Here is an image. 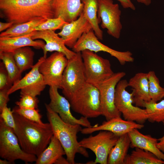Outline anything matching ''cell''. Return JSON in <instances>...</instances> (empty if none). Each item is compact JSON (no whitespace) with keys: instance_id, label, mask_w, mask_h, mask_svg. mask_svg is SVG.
<instances>
[{"instance_id":"4dcf8cb0","label":"cell","mask_w":164,"mask_h":164,"mask_svg":"<svg viewBox=\"0 0 164 164\" xmlns=\"http://www.w3.org/2000/svg\"><path fill=\"white\" fill-rule=\"evenodd\" d=\"M149 93L151 101L157 102L164 98V88L160 85V81L153 71L148 73Z\"/></svg>"},{"instance_id":"603a6c76","label":"cell","mask_w":164,"mask_h":164,"mask_svg":"<svg viewBox=\"0 0 164 164\" xmlns=\"http://www.w3.org/2000/svg\"><path fill=\"white\" fill-rule=\"evenodd\" d=\"M66 155L60 142L54 135L52 137L47 147L38 157L36 164H53L60 157Z\"/></svg>"},{"instance_id":"44dd1931","label":"cell","mask_w":164,"mask_h":164,"mask_svg":"<svg viewBox=\"0 0 164 164\" xmlns=\"http://www.w3.org/2000/svg\"><path fill=\"white\" fill-rule=\"evenodd\" d=\"M137 129H134L128 133L131 140L130 147L138 148L150 152L164 161V153L157 147L158 139L150 135H144Z\"/></svg>"},{"instance_id":"7c38bea8","label":"cell","mask_w":164,"mask_h":164,"mask_svg":"<svg viewBox=\"0 0 164 164\" xmlns=\"http://www.w3.org/2000/svg\"><path fill=\"white\" fill-rule=\"evenodd\" d=\"M97 16L101 22V27L106 29L108 33L113 37L119 38L122 29L121 22V11L119 5L112 0H97Z\"/></svg>"},{"instance_id":"f1b7e54d","label":"cell","mask_w":164,"mask_h":164,"mask_svg":"<svg viewBox=\"0 0 164 164\" xmlns=\"http://www.w3.org/2000/svg\"><path fill=\"white\" fill-rule=\"evenodd\" d=\"M0 58L8 72L11 84H13L20 79L22 73L16 64L13 53L0 52Z\"/></svg>"},{"instance_id":"ac0fdd59","label":"cell","mask_w":164,"mask_h":164,"mask_svg":"<svg viewBox=\"0 0 164 164\" xmlns=\"http://www.w3.org/2000/svg\"><path fill=\"white\" fill-rule=\"evenodd\" d=\"M31 38L33 40L40 39L46 42V43L42 49L43 56L45 57L48 52L54 51L63 53L68 60L73 58L76 54V53L67 48L63 39L54 31H34L32 32Z\"/></svg>"},{"instance_id":"83f0119b","label":"cell","mask_w":164,"mask_h":164,"mask_svg":"<svg viewBox=\"0 0 164 164\" xmlns=\"http://www.w3.org/2000/svg\"><path fill=\"white\" fill-rule=\"evenodd\" d=\"M13 54L16 64L21 73L33 66L34 52L29 46L19 48L15 50Z\"/></svg>"},{"instance_id":"ab89813d","label":"cell","mask_w":164,"mask_h":164,"mask_svg":"<svg viewBox=\"0 0 164 164\" xmlns=\"http://www.w3.org/2000/svg\"><path fill=\"white\" fill-rule=\"evenodd\" d=\"M14 23L12 22H0V32H1L4 30L7 29L11 27Z\"/></svg>"},{"instance_id":"74e56055","label":"cell","mask_w":164,"mask_h":164,"mask_svg":"<svg viewBox=\"0 0 164 164\" xmlns=\"http://www.w3.org/2000/svg\"><path fill=\"white\" fill-rule=\"evenodd\" d=\"M120 3L121 5L124 9H130L135 10V7L131 0H117Z\"/></svg>"},{"instance_id":"5b68a950","label":"cell","mask_w":164,"mask_h":164,"mask_svg":"<svg viewBox=\"0 0 164 164\" xmlns=\"http://www.w3.org/2000/svg\"><path fill=\"white\" fill-rule=\"evenodd\" d=\"M0 156L12 163L20 160L26 163L36 161V155L28 153L22 149L13 130L6 125L0 118Z\"/></svg>"},{"instance_id":"cb8c5ba5","label":"cell","mask_w":164,"mask_h":164,"mask_svg":"<svg viewBox=\"0 0 164 164\" xmlns=\"http://www.w3.org/2000/svg\"><path fill=\"white\" fill-rule=\"evenodd\" d=\"M130 143L131 140L128 134L119 136L109 154L107 164H124Z\"/></svg>"},{"instance_id":"8d00e7d4","label":"cell","mask_w":164,"mask_h":164,"mask_svg":"<svg viewBox=\"0 0 164 164\" xmlns=\"http://www.w3.org/2000/svg\"><path fill=\"white\" fill-rule=\"evenodd\" d=\"M9 89L0 90V112L6 106L9 100L8 92Z\"/></svg>"},{"instance_id":"4316f807","label":"cell","mask_w":164,"mask_h":164,"mask_svg":"<svg viewBox=\"0 0 164 164\" xmlns=\"http://www.w3.org/2000/svg\"><path fill=\"white\" fill-rule=\"evenodd\" d=\"M47 19L40 18L29 22L14 24L0 34V37H14L24 36L34 31V28L45 21Z\"/></svg>"},{"instance_id":"1f68e13d","label":"cell","mask_w":164,"mask_h":164,"mask_svg":"<svg viewBox=\"0 0 164 164\" xmlns=\"http://www.w3.org/2000/svg\"><path fill=\"white\" fill-rule=\"evenodd\" d=\"M67 23L68 22L60 18L48 19L35 27L33 31L51 30L55 31L57 29H61L64 25Z\"/></svg>"},{"instance_id":"ffe728a7","label":"cell","mask_w":164,"mask_h":164,"mask_svg":"<svg viewBox=\"0 0 164 164\" xmlns=\"http://www.w3.org/2000/svg\"><path fill=\"white\" fill-rule=\"evenodd\" d=\"M128 84V86L132 88L134 102L135 106L142 107L144 102L151 101L147 73H136L130 79Z\"/></svg>"},{"instance_id":"4fadbf2b","label":"cell","mask_w":164,"mask_h":164,"mask_svg":"<svg viewBox=\"0 0 164 164\" xmlns=\"http://www.w3.org/2000/svg\"><path fill=\"white\" fill-rule=\"evenodd\" d=\"M68 59L63 53L55 52L46 58L39 67L46 85L61 89L63 72Z\"/></svg>"},{"instance_id":"3957f363","label":"cell","mask_w":164,"mask_h":164,"mask_svg":"<svg viewBox=\"0 0 164 164\" xmlns=\"http://www.w3.org/2000/svg\"><path fill=\"white\" fill-rule=\"evenodd\" d=\"M45 105L47 120L52 126L53 135L60 142L70 164L75 163V157L77 153L88 157L86 149L81 147L77 140V134L82 129L81 126L65 123L58 114L51 109L48 104L45 103Z\"/></svg>"},{"instance_id":"d6986e66","label":"cell","mask_w":164,"mask_h":164,"mask_svg":"<svg viewBox=\"0 0 164 164\" xmlns=\"http://www.w3.org/2000/svg\"><path fill=\"white\" fill-rule=\"evenodd\" d=\"M54 18H60L67 22L77 19L82 13L81 0H53Z\"/></svg>"},{"instance_id":"d4e9b609","label":"cell","mask_w":164,"mask_h":164,"mask_svg":"<svg viewBox=\"0 0 164 164\" xmlns=\"http://www.w3.org/2000/svg\"><path fill=\"white\" fill-rule=\"evenodd\" d=\"M83 4L82 13L91 25L95 34L101 40L103 39V32L99 26L101 22L97 16V0H81Z\"/></svg>"},{"instance_id":"2e32d148","label":"cell","mask_w":164,"mask_h":164,"mask_svg":"<svg viewBox=\"0 0 164 164\" xmlns=\"http://www.w3.org/2000/svg\"><path fill=\"white\" fill-rule=\"evenodd\" d=\"M144 127L143 124L123 120L121 117H116L104 121L100 125L97 124L91 127H85L82 129L80 132L82 134L87 135L96 131L105 130L111 132L119 137L128 134L134 129H141Z\"/></svg>"},{"instance_id":"7bdbcfd3","label":"cell","mask_w":164,"mask_h":164,"mask_svg":"<svg viewBox=\"0 0 164 164\" xmlns=\"http://www.w3.org/2000/svg\"><path fill=\"white\" fill-rule=\"evenodd\" d=\"M0 164H10L12 163L9 161L7 159H0Z\"/></svg>"},{"instance_id":"6da1fadb","label":"cell","mask_w":164,"mask_h":164,"mask_svg":"<svg viewBox=\"0 0 164 164\" xmlns=\"http://www.w3.org/2000/svg\"><path fill=\"white\" fill-rule=\"evenodd\" d=\"M13 115L15 125L14 132L22 149L38 156L47 147L53 135L50 124L31 121L13 112Z\"/></svg>"},{"instance_id":"836d02e7","label":"cell","mask_w":164,"mask_h":164,"mask_svg":"<svg viewBox=\"0 0 164 164\" xmlns=\"http://www.w3.org/2000/svg\"><path fill=\"white\" fill-rule=\"evenodd\" d=\"M20 96L21 98L19 101L15 102L18 107L25 108L37 109L39 101L36 97L29 94Z\"/></svg>"},{"instance_id":"5bb4252c","label":"cell","mask_w":164,"mask_h":164,"mask_svg":"<svg viewBox=\"0 0 164 164\" xmlns=\"http://www.w3.org/2000/svg\"><path fill=\"white\" fill-rule=\"evenodd\" d=\"M46 57H41L28 73L13 84L9 90V95L20 90V95L29 94L36 97L40 95L46 85L39 67Z\"/></svg>"},{"instance_id":"9c48e42d","label":"cell","mask_w":164,"mask_h":164,"mask_svg":"<svg viewBox=\"0 0 164 164\" xmlns=\"http://www.w3.org/2000/svg\"><path fill=\"white\" fill-rule=\"evenodd\" d=\"M96 135L84 138L79 142L81 147L92 151L96 158L92 164H107L109 154L119 137L113 133L102 130Z\"/></svg>"},{"instance_id":"7a4b0ae2","label":"cell","mask_w":164,"mask_h":164,"mask_svg":"<svg viewBox=\"0 0 164 164\" xmlns=\"http://www.w3.org/2000/svg\"><path fill=\"white\" fill-rule=\"evenodd\" d=\"M53 0H0V17L14 24L54 18Z\"/></svg>"},{"instance_id":"b9f144b4","label":"cell","mask_w":164,"mask_h":164,"mask_svg":"<svg viewBox=\"0 0 164 164\" xmlns=\"http://www.w3.org/2000/svg\"><path fill=\"white\" fill-rule=\"evenodd\" d=\"M138 2L142 3L146 6H149L151 3V0H134Z\"/></svg>"},{"instance_id":"9a60e30c","label":"cell","mask_w":164,"mask_h":164,"mask_svg":"<svg viewBox=\"0 0 164 164\" xmlns=\"http://www.w3.org/2000/svg\"><path fill=\"white\" fill-rule=\"evenodd\" d=\"M58 89L56 87H50L49 94L50 100L48 105L51 109L58 114L65 123L73 125H79L85 127H92L87 118L82 116L77 119L73 115L70 102L65 97L60 94Z\"/></svg>"},{"instance_id":"484cf974","label":"cell","mask_w":164,"mask_h":164,"mask_svg":"<svg viewBox=\"0 0 164 164\" xmlns=\"http://www.w3.org/2000/svg\"><path fill=\"white\" fill-rule=\"evenodd\" d=\"M124 164H164V161L150 152L135 148L127 155Z\"/></svg>"},{"instance_id":"ba28073f","label":"cell","mask_w":164,"mask_h":164,"mask_svg":"<svg viewBox=\"0 0 164 164\" xmlns=\"http://www.w3.org/2000/svg\"><path fill=\"white\" fill-rule=\"evenodd\" d=\"M81 52L87 83L97 87L114 73L109 60L89 50Z\"/></svg>"},{"instance_id":"e575fe53","label":"cell","mask_w":164,"mask_h":164,"mask_svg":"<svg viewBox=\"0 0 164 164\" xmlns=\"http://www.w3.org/2000/svg\"><path fill=\"white\" fill-rule=\"evenodd\" d=\"M0 118L6 125L12 129L14 131L15 125L13 112L7 106H5L0 112Z\"/></svg>"},{"instance_id":"f546056e","label":"cell","mask_w":164,"mask_h":164,"mask_svg":"<svg viewBox=\"0 0 164 164\" xmlns=\"http://www.w3.org/2000/svg\"><path fill=\"white\" fill-rule=\"evenodd\" d=\"M142 107L145 108L148 114L147 120L150 122H160L164 121V100L159 102H144Z\"/></svg>"},{"instance_id":"7402d4cb","label":"cell","mask_w":164,"mask_h":164,"mask_svg":"<svg viewBox=\"0 0 164 164\" xmlns=\"http://www.w3.org/2000/svg\"><path fill=\"white\" fill-rule=\"evenodd\" d=\"M32 35V32L19 36L0 37V52L13 53L19 48L27 46L42 49L45 44L43 41L33 40Z\"/></svg>"},{"instance_id":"d590c367","label":"cell","mask_w":164,"mask_h":164,"mask_svg":"<svg viewBox=\"0 0 164 164\" xmlns=\"http://www.w3.org/2000/svg\"><path fill=\"white\" fill-rule=\"evenodd\" d=\"M10 82L8 72L2 62L0 65V90L9 89L12 86Z\"/></svg>"},{"instance_id":"f35d334b","label":"cell","mask_w":164,"mask_h":164,"mask_svg":"<svg viewBox=\"0 0 164 164\" xmlns=\"http://www.w3.org/2000/svg\"><path fill=\"white\" fill-rule=\"evenodd\" d=\"M162 122L164 126V121ZM157 146L161 151L164 153V135L162 137L158 139Z\"/></svg>"},{"instance_id":"52a82bcc","label":"cell","mask_w":164,"mask_h":164,"mask_svg":"<svg viewBox=\"0 0 164 164\" xmlns=\"http://www.w3.org/2000/svg\"><path fill=\"white\" fill-rule=\"evenodd\" d=\"M128 87L125 79L121 80L117 84L115 91V104L118 111L122 114L125 120L143 124L148 118L145 109L135 106L133 94L126 90Z\"/></svg>"},{"instance_id":"277c9868","label":"cell","mask_w":164,"mask_h":164,"mask_svg":"<svg viewBox=\"0 0 164 164\" xmlns=\"http://www.w3.org/2000/svg\"><path fill=\"white\" fill-rule=\"evenodd\" d=\"M69 101L73 110L83 116L91 118L101 115L100 92L91 84L87 82Z\"/></svg>"},{"instance_id":"8992f818","label":"cell","mask_w":164,"mask_h":164,"mask_svg":"<svg viewBox=\"0 0 164 164\" xmlns=\"http://www.w3.org/2000/svg\"><path fill=\"white\" fill-rule=\"evenodd\" d=\"M87 83L81 52L68 60L63 73L61 89L65 97L69 101Z\"/></svg>"},{"instance_id":"60d3db41","label":"cell","mask_w":164,"mask_h":164,"mask_svg":"<svg viewBox=\"0 0 164 164\" xmlns=\"http://www.w3.org/2000/svg\"><path fill=\"white\" fill-rule=\"evenodd\" d=\"M55 164H70L67 158H65L63 156L58 158L55 162Z\"/></svg>"},{"instance_id":"30bf717a","label":"cell","mask_w":164,"mask_h":164,"mask_svg":"<svg viewBox=\"0 0 164 164\" xmlns=\"http://www.w3.org/2000/svg\"><path fill=\"white\" fill-rule=\"evenodd\" d=\"M93 30L83 34L72 48L75 53L87 50L95 53L103 51L109 53L116 58L122 65L126 63L132 62L134 58L132 54L129 51H119L114 50L103 44L99 40Z\"/></svg>"},{"instance_id":"8fae6325","label":"cell","mask_w":164,"mask_h":164,"mask_svg":"<svg viewBox=\"0 0 164 164\" xmlns=\"http://www.w3.org/2000/svg\"><path fill=\"white\" fill-rule=\"evenodd\" d=\"M125 74L124 72L114 73L97 87L100 93L101 115L105 117L107 121L121 117V113L115 104V88L117 84Z\"/></svg>"},{"instance_id":"d6a6232c","label":"cell","mask_w":164,"mask_h":164,"mask_svg":"<svg viewBox=\"0 0 164 164\" xmlns=\"http://www.w3.org/2000/svg\"><path fill=\"white\" fill-rule=\"evenodd\" d=\"M12 111L29 120L39 123H43L41 120L42 115L37 109L22 108L17 106L14 108Z\"/></svg>"},{"instance_id":"e0dca14e","label":"cell","mask_w":164,"mask_h":164,"mask_svg":"<svg viewBox=\"0 0 164 164\" xmlns=\"http://www.w3.org/2000/svg\"><path fill=\"white\" fill-rule=\"evenodd\" d=\"M91 30V25L82 12L77 19L65 24L58 34L66 46L72 49L83 34Z\"/></svg>"}]
</instances>
